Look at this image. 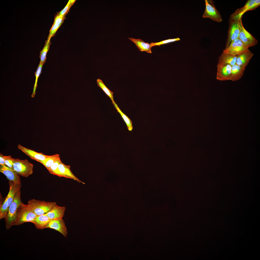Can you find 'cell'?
I'll return each mask as SVG.
<instances>
[{
	"instance_id": "cell-1",
	"label": "cell",
	"mask_w": 260,
	"mask_h": 260,
	"mask_svg": "<svg viewBox=\"0 0 260 260\" xmlns=\"http://www.w3.org/2000/svg\"><path fill=\"white\" fill-rule=\"evenodd\" d=\"M9 190L8 194L0 208V219L5 218L6 215L9 207L13 202L18 192L20 190L21 184L15 183L9 181Z\"/></svg>"
},
{
	"instance_id": "cell-2",
	"label": "cell",
	"mask_w": 260,
	"mask_h": 260,
	"mask_svg": "<svg viewBox=\"0 0 260 260\" xmlns=\"http://www.w3.org/2000/svg\"><path fill=\"white\" fill-rule=\"evenodd\" d=\"M21 191L20 190L8 208L6 216L4 218L6 228L9 229L14 225L18 209L22 202L21 200Z\"/></svg>"
},
{
	"instance_id": "cell-3",
	"label": "cell",
	"mask_w": 260,
	"mask_h": 260,
	"mask_svg": "<svg viewBox=\"0 0 260 260\" xmlns=\"http://www.w3.org/2000/svg\"><path fill=\"white\" fill-rule=\"evenodd\" d=\"M56 203L35 199L28 201L27 205L37 216L45 214L50 211Z\"/></svg>"
},
{
	"instance_id": "cell-4",
	"label": "cell",
	"mask_w": 260,
	"mask_h": 260,
	"mask_svg": "<svg viewBox=\"0 0 260 260\" xmlns=\"http://www.w3.org/2000/svg\"><path fill=\"white\" fill-rule=\"evenodd\" d=\"M37 216L27 205L21 202L17 210L14 225H19L26 222H31Z\"/></svg>"
},
{
	"instance_id": "cell-5",
	"label": "cell",
	"mask_w": 260,
	"mask_h": 260,
	"mask_svg": "<svg viewBox=\"0 0 260 260\" xmlns=\"http://www.w3.org/2000/svg\"><path fill=\"white\" fill-rule=\"evenodd\" d=\"M13 169L22 176L27 177L32 173L33 165L27 159L13 158Z\"/></svg>"
},
{
	"instance_id": "cell-6",
	"label": "cell",
	"mask_w": 260,
	"mask_h": 260,
	"mask_svg": "<svg viewBox=\"0 0 260 260\" xmlns=\"http://www.w3.org/2000/svg\"><path fill=\"white\" fill-rule=\"evenodd\" d=\"M205 9L202 17L208 18L218 22L222 20L221 16L219 11L216 8L213 0H205Z\"/></svg>"
},
{
	"instance_id": "cell-7",
	"label": "cell",
	"mask_w": 260,
	"mask_h": 260,
	"mask_svg": "<svg viewBox=\"0 0 260 260\" xmlns=\"http://www.w3.org/2000/svg\"><path fill=\"white\" fill-rule=\"evenodd\" d=\"M260 5V0H247L244 6L237 9L230 16L232 20H239L242 15L247 12L255 9Z\"/></svg>"
},
{
	"instance_id": "cell-8",
	"label": "cell",
	"mask_w": 260,
	"mask_h": 260,
	"mask_svg": "<svg viewBox=\"0 0 260 260\" xmlns=\"http://www.w3.org/2000/svg\"><path fill=\"white\" fill-rule=\"evenodd\" d=\"M242 18H241L239 21V38L245 46L248 48L256 45L258 43V41L245 29L242 24Z\"/></svg>"
},
{
	"instance_id": "cell-9",
	"label": "cell",
	"mask_w": 260,
	"mask_h": 260,
	"mask_svg": "<svg viewBox=\"0 0 260 260\" xmlns=\"http://www.w3.org/2000/svg\"><path fill=\"white\" fill-rule=\"evenodd\" d=\"M249 50V49L246 47L238 38L232 41L228 46L225 48L222 52L227 54L237 55Z\"/></svg>"
},
{
	"instance_id": "cell-10",
	"label": "cell",
	"mask_w": 260,
	"mask_h": 260,
	"mask_svg": "<svg viewBox=\"0 0 260 260\" xmlns=\"http://www.w3.org/2000/svg\"><path fill=\"white\" fill-rule=\"evenodd\" d=\"M239 21L240 20H232L229 19L225 48L228 46L232 41L239 38Z\"/></svg>"
},
{
	"instance_id": "cell-11",
	"label": "cell",
	"mask_w": 260,
	"mask_h": 260,
	"mask_svg": "<svg viewBox=\"0 0 260 260\" xmlns=\"http://www.w3.org/2000/svg\"><path fill=\"white\" fill-rule=\"evenodd\" d=\"M216 76L220 81L230 80L232 66L229 64L218 65Z\"/></svg>"
},
{
	"instance_id": "cell-12",
	"label": "cell",
	"mask_w": 260,
	"mask_h": 260,
	"mask_svg": "<svg viewBox=\"0 0 260 260\" xmlns=\"http://www.w3.org/2000/svg\"><path fill=\"white\" fill-rule=\"evenodd\" d=\"M46 228L54 229L65 237L67 236L68 233L65 221L62 218L51 220L47 226Z\"/></svg>"
},
{
	"instance_id": "cell-13",
	"label": "cell",
	"mask_w": 260,
	"mask_h": 260,
	"mask_svg": "<svg viewBox=\"0 0 260 260\" xmlns=\"http://www.w3.org/2000/svg\"><path fill=\"white\" fill-rule=\"evenodd\" d=\"M0 172L4 175L9 181H12L15 183L21 185L20 177L13 169L5 165H0Z\"/></svg>"
},
{
	"instance_id": "cell-14",
	"label": "cell",
	"mask_w": 260,
	"mask_h": 260,
	"mask_svg": "<svg viewBox=\"0 0 260 260\" xmlns=\"http://www.w3.org/2000/svg\"><path fill=\"white\" fill-rule=\"evenodd\" d=\"M58 170L59 176L72 179L79 182L85 184L73 174L70 165H65L61 162L58 166Z\"/></svg>"
},
{
	"instance_id": "cell-15",
	"label": "cell",
	"mask_w": 260,
	"mask_h": 260,
	"mask_svg": "<svg viewBox=\"0 0 260 260\" xmlns=\"http://www.w3.org/2000/svg\"><path fill=\"white\" fill-rule=\"evenodd\" d=\"M18 148L31 159L38 162L44 160L50 156L45 155L42 153H38L27 148L20 144L18 145Z\"/></svg>"
},
{
	"instance_id": "cell-16",
	"label": "cell",
	"mask_w": 260,
	"mask_h": 260,
	"mask_svg": "<svg viewBox=\"0 0 260 260\" xmlns=\"http://www.w3.org/2000/svg\"><path fill=\"white\" fill-rule=\"evenodd\" d=\"M65 207L55 204L51 210L46 214L51 220H55L62 218L64 215Z\"/></svg>"
},
{
	"instance_id": "cell-17",
	"label": "cell",
	"mask_w": 260,
	"mask_h": 260,
	"mask_svg": "<svg viewBox=\"0 0 260 260\" xmlns=\"http://www.w3.org/2000/svg\"><path fill=\"white\" fill-rule=\"evenodd\" d=\"M253 55L250 50L237 55L236 64L246 67Z\"/></svg>"
},
{
	"instance_id": "cell-18",
	"label": "cell",
	"mask_w": 260,
	"mask_h": 260,
	"mask_svg": "<svg viewBox=\"0 0 260 260\" xmlns=\"http://www.w3.org/2000/svg\"><path fill=\"white\" fill-rule=\"evenodd\" d=\"M51 220L46 214L37 216L31 222L33 223L38 229L46 228V227Z\"/></svg>"
},
{
	"instance_id": "cell-19",
	"label": "cell",
	"mask_w": 260,
	"mask_h": 260,
	"mask_svg": "<svg viewBox=\"0 0 260 260\" xmlns=\"http://www.w3.org/2000/svg\"><path fill=\"white\" fill-rule=\"evenodd\" d=\"M237 55L225 53L222 52L219 57L218 65L229 64L232 66L236 64Z\"/></svg>"
},
{
	"instance_id": "cell-20",
	"label": "cell",
	"mask_w": 260,
	"mask_h": 260,
	"mask_svg": "<svg viewBox=\"0 0 260 260\" xmlns=\"http://www.w3.org/2000/svg\"><path fill=\"white\" fill-rule=\"evenodd\" d=\"M246 68L236 64L232 66L230 80L235 81L240 79L243 76Z\"/></svg>"
},
{
	"instance_id": "cell-21",
	"label": "cell",
	"mask_w": 260,
	"mask_h": 260,
	"mask_svg": "<svg viewBox=\"0 0 260 260\" xmlns=\"http://www.w3.org/2000/svg\"><path fill=\"white\" fill-rule=\"evenodd\" d=\"M128 38L135 44L138 49L141 51H145L149 53H152L151 48L152 47L150 44L145 42L141 39L132 38Z\"/></svg>"
},
{
	"instance_id": "cell-22",
	"label": "cell",
	"mask_w": 260,
	"mask_h": 260,
	"mask_svg": "<svg viewBox=\"0 0 260 260\" xmlns=\"http://www.w3.org/2000/svg\"><path fill=\"white\" fill-rule=\"evenodd\" d=\"M50 39H47L45 41L44 46L40 52V61L43 64L46 62L47 53L49 49L50 45L51 43Z\"/></svg>"
},
{
	"instance_id": "cell-23",
	"label": "cell",
	"mask_w": 260,
	"mask_h": 260,
	"mask_svg": "<svg viewBox=\"0 0 260 260\" xmlns=\"http://www.w3.org/2000/svg\"><path fill=\"white\" fill-rule=\"evenodd\" d=\"M112 104L117 109V112L120 114L124 120L127 126L128 130L130 131H131L133 129L131 120L122 112L115 102Z\"/></svg>"
},
{
	"instance_id": "cell-24",
	"label": "cell",
	"mask_w": 260,
	"mask_h": 260,
	"mask_svg": "<svg viewBox=\"0 0 260 260\" xmlns=\"http://www.w3.org/2000/svg\"><path fill=\"white\" fill-rule=\"evenodd\" d=\"M59 157V155L56 154L50 156L48 158L43 160L40 161L39 162L43 164L48 170L52 165Z\"/></svg>"
},
{
	"instance_id": "cell-25",
	"label": "cell",
	"mask_w": 260,
	"mask_h": 260,
	"mask_svg": "<svg viewBox=\"0 0 260 260\" xmlns=\"http://www.w3.org/2000/svg\"><path fill=\"white\" fill-rule=\"evenodd\" d=\"M97 84L105 93L110 98L112 103L115 101L114 100L113 92L110 90L104 84L101 80L98 78L97 80Z\"/></svg>"
},
{
	"instance_id": "cell-26",
	"label": "cell",
	"mask_w": 260,
	"mask_h": 260,
	"mask_svg": "<svg viewBox=\"0 0 260 260\" xmlns=\"http://www.w3.org/2000/svg\"><path fill=\"white\" fill-rule=\"evenodd\" d=\"M43 65V64L40 61L39 65L37 68L36 71L35 73L36 78L35 82L34 85L33 92L31 95V97L32 98H33L34 97L36 94V90L37 86V82L38 78L41 73L42 68Z\"/></svg>"
},
{
	"instance_id": "cell-27",
	"label": "cell",
	"mask_w": 260,
	"mask_h": 260,
	"mask_svg": "<svg viewBox=\"0 0 260 260\" xmlns=\"http://www.w3.org/2000/svg\"><path fill=\"white\" fill-rule=\"evenodd\" d=\"M61 162L59 157L53 163L48 170L50 173L58 176V167Z\"/></svg>"
},
{
	"instance_id": "cell-28",
	"label": "cell",
	"mask_w": 260,
	"mask_h": 260,
	"mask_svg": "<svg viewBox=\"0 0 260 260\" xmlns=\"http://www.w3.org/2000/svg\"><path fill=\"white\" fill-rule=\"evenodd\" d=\"M180 39L178 38L172 39H169L163 40L158 42H152L150 43L152 47L155 46H160L163 44H164L174 42L176 41H178L180 40Z\"/></svg>"
},
{
	"instance_id": "cell-29",
	"label": "cell",
	"mask_w": 260,
	"mask_h": 260,
	"mask_svg": "<svg viewBox=\"0 0 260 260\" xmlns=\"http://www.w3.org/2000/svg\"><path fill=\"white\" fill-rule=\"evenodd\" d=\"M76 0H69L65 7L60 11L58 14L60 15L65 16L69 9L70 7L74 2Z\"/></svg>"
},
{
	"instance_id": "cell-30",
	"label": "cell",
	"mask_w": 260,
	"mask_h": 260,
	"mask_svg": "<svg viewBox=\"0 0 260 260\" xmlns=\"http://www.w3.org/2000/svg\"><path fill=\"white\" fill-rule=\"evenodd\" d=\"M61 24H53L50 31L49 33L47 39H51L54 36Z\"/></svg>"
},
{
	"instance_id": "cell-31",
	"label": "cell",
	"mask_w": 260,
	"mask_h": 260,
	"mask_svg": "<svg viewBox=\"0 0 260 260\" xmlns=\"http://www.w3.org/2000/svg\"><path fill=\"white\" fill-rule=\"evenodd\" d=\"M5 165L9 168L13 169V158L11 156H4Z\"/></svg>"
},
{
	"instance_id": "cell-32",
	"label": "cell",
	"mask_w": 260,
	"mask_h": 260,
	"mask_svg": "<svg viewBox=\"0 0 260 260\" xmlns=\"http://www.w3.org/2000/svg\"><path fill=\"white\" fill-rule=\"evenodd\" d=\"M64 16L60 15L58 14L55 17L53 24L61 25L64 21Z\"/></svg>"
},
{
	"instance_id": "cell-33",
	"label": "cell",
	"mask_w": 260,
	"mask_h": 260,
	"mask_svg": "<svg viewBox=\"0 0 260 260\" xmlns=\"http://www.w3.org/2000/svg\"><path fill=\"white\" fill-rule=\"evenodd\" d=\"M0 164L1 165H5V161L4 156L1 153L0 154Z\"/></svg>"
}]
</instances>
